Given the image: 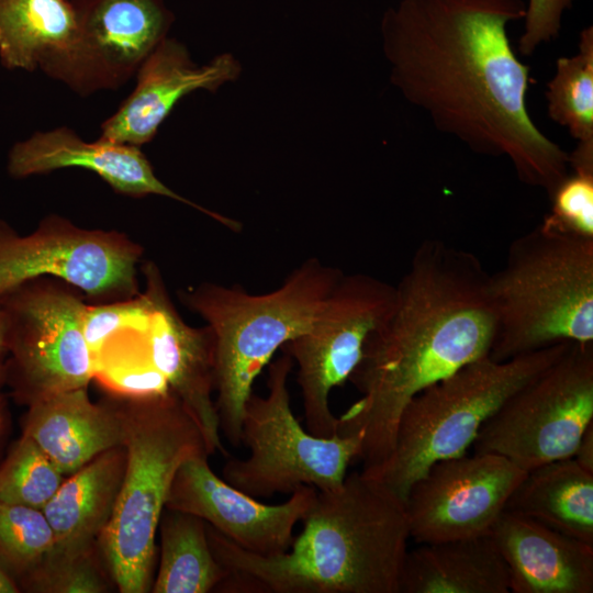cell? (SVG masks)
Here are the masks:
<instances>
[{
    "mask_svg": "<svg viewBox=\"0 0 593 593\" xmlns=\"http://www.w3.org/2000/svg\"><path fill=\"white\" fill-rule=\"evenodd\" d=\"M572 458L586 471L593 473V423L582 435Z\"/></svg>",
    "mask_w": 593,
    "mask_h": 593,
    "instance_id": "obj_34",
    "label": "cell"
},
{
    "mask_svg": "<svg viewBox=\"0 0 593 593\" xmlns=\"http://www.w3.org/2000/svg\"><path fill=\"white\" fill-rule=\"evenodd\" d=\"M495 361L562 343H593V238L544 222L515 238L489 275Z\"/></svg>",
    "mask_w": 593,
    "mask_h": 593,
    "instance_id": "obj_5",
    "label": "cell"
},
{
    "mask_svg": "<svg viewBox=\"0 0 593 593\" xmlns=\"http://www.w3.org/2000/svg\"><path fill=\"white\" fill-rule=\"evenodd\" d=\"M209 455L186 459L172 480L165 508L202 518L238 547L260 555L286 552L294 527L312 505L316 489L302 485L280 504H266L236 489L210 467Z\"/></svg>",
    "mask_w": 593,
    "mask_h": 593,
    "instance_id": "obj_14",
    "label": "cell"
},
{
    "mask_svg": "<svg viewBox=\"0 0 593 593\" xmlns=\"http://www.w3.org/2000/svg\"><path fill=\"white\" fill-rule=\"evenodd\" d=\"M142 255L125 234L82 228L58 215L26 235L0 220V299L42 277L60 279L99 303L130 299L139 293Z\"/></svg>",
    "mask_w": 593,
    "mask_h": 593,
    "instance_id": "obj_11",
    "label": "cell"
},
{
    "mask_svg": "<svg viewBox=\"0 0 593 593\" xmlns=\"http://www.w3.org/2000/svg\"><path fill=\"white\" fill-rule=\"evenodd\" d=\"M20 592L19 586L0 570V593Z\"/></svg>",
    "mask_w": 593,
    "mask_h": 593,
    "instance_id": "obj_37",
    "label": "cell"
},
{
    "mask_svg": "<svg viewBox=\"0 0 593 593\" xmlns=\"http://www.w3.org/2000/svg\"><path fill=\"white\" fill-rule=\"evenodd\" d=\"M93 379L110 396L143 399L168 393L164 376L152 361L145 334L123 332L110 337L94 356Z\"/></svg>",
    "mask_w": 593,
    "mask_h": 593,
    "instance_id": "obj_27",
    "label": "cell"
},
{
    "mask_svg": "<svg viewBox=\"0 0 593 593\" xmlns=\"http://www.w3.org/2000/svg\"><path fill=\"white\" fill-rule=\"evenodd\" d=\"M78 36L74 0H0V59L9 69L42 68L58 79Z\"/></svg>",
    "mask_w": 593,
    "mask_h": 593,
    "instance_id": "obj_23",
    "label": "cell"
},
{
    "mask_svg": "<svg viewBox=\"0 0 593 593\" xmlns=\"http://www.w3.org/2000/svg\"><path fill=\"white\" fill-rule=\"evenodd\" d=\"M152 314L145 333L153 363L170 392L199 426L209 455L228 456L221 438L215 392V345L211 328L192 327L179 315L153 262L143 269Z\"/></svg>",
    "mask_w": 593,
    "mask_h": 593,
    "instance_id": "obj_16",
    "label": "cell"
},
{
    "mask_svg": "<svg viewBox=\"0 0 593 593\" xmlns=\"http://www.w3.org/2000/svg\"><path fill=\"white\" fill-rule=\"evenodd\" d=\"M489 275L477 255L440 239L415 249L349 377L360 398L338 417V435L361 439L362 470L389 457L413 396L489 356L495 333Z\"/></svg>",
    "mask_w": 593,
    "mask_h": 593,
    "instance_id": "obj_2",
    "label": "cell"
},
{
    "mask_svg": "<svg viewBox=\"0 0 593 593\" xmlns=\"http://www.w3.org/2000/svg\"><path fill=\"white\" fill-rule=\"evenodd\" d=\"M101 557V556H99ZM97 553L52 559L36 581L32 592L101 593L109 589L108 580L98 562Z\"/></svg>",
    "mask_w": 593,
    "mask_h": 593,
    "instance_id": "obj_32",
    "label": "cell"
},
{
    "mask_svg": "<svg viewBox=\"0 0 593 593\" xmlns=\"http://www.w3.org/2000/svg\"><path fill=\"white\" fill-rule=\"evenodd\" d=\"M150 314L152 301L146 291L130 299L88 304L82 326L93 359L102 345L116 334L123 332L145 334Z\"/></svg>",
    "mask_w": 593,
    "mask_h": 593,
    "instance_id": "obj_30",
    "label": "cell"
},
{
    "mask_svg": "<svg viewBox=\"0 0 593 593\" xmlns=\"http://www.w3.org/2000/svg\"><path fill=\"white\" fill-rule=\"evenodd\" d=\"M293 367L284 353L269 362L267 394L251 393L243 415L240 444L249 454L228 457L222 469L226 482L256 499L291 494L302 485L337 488L360 454L358 436L318 437L303 428L291 407Z\"/></svg>",
    "mask_w": 593,
    "mask_h": 593,
    "instance_id": "obj_8",
    "label": "cell"
},
{
    "mask_svg": "<svg viewBox=\"0 0 593 593\" xmlns=\"http://www.w3.org/2000/svg\"><path fill=\"white\" fill-rule=\"evenodd\" d=\"M111 398L124 419L126 461L98 547L121 593H147L154 581L158 524L176 472L189 457L209 452L199 426L170 391L143 399Z\"/></svg>",
    "mask_w": 593,
    "mask_h": 593,
    "instance_id": "obj_6",
    "label": "cell"
},
{
    "mask_svg": "<svg viewBox=\"0 0 593 593\" xmlns=\"http://www.w3.org/2000/svg\"><path fill=\"white\" fill-rule=\"evenodd\" d=\"M525 14L524 0H401L383 14L382 47L392 85L437 130L477 154L505 156L523 183L550 197L569 154L526 107L529 67L506 32Z\"/></svg>",
    "mask_w": 593,
    "mask_h": 593,
    "instance_id": "obj_1",
    "label": "cell"
},
{
    "mask_svg": "<svg viewBox=\"0 0 593 593\" xmlns=\"http://www.w3.org/2000/svg\"><path fill=\"white\" fill-rule=\"evenodd\" d=\"M525 474L488 452L435 462L404 502L411 539L425 544L489 534Z\"/></svg>",
    "mask_w": 593,
    "mask_h": 593,
    "instance_id": "obj_13",
    "label": "cell"
},
{
    "mask_svg": "<svg viewBox=\"0 0 593 593\" xmlns=\"http://www.w3.org/2000/svg\"><path fill=\"white\" fill-rule=\"evenodd\" d=\"M11 415L5 395L0 391V457L10 434Z\"/></svg>",
    "mask_w": 593,
    "mask_h": 593,
    "instance_id": "obj_35",
    "label": "cell"
},
{
    "mask_svg": "<svg viewBox=\"0 0 593 593\" xmlns=\"http://www.w3.org/2000/svg\"><path fill=\"white\" fill-rule=\"evenodd\" d=\"M505 511L593 545V473L574 458L526 471Z\"/></svg>",
    "mask_w": 593,
    "mask_h": 593,
    "instance_id": "obj_24",
    "label": "cell"
},
{
    "mask_svg": "<svg viewBox=\"0 0 593 593\" xmlns=\"http://www.w3.org/2000/svg\"><path fill=\"white\" fill-rule=\"evenodd\" d=\"M301 533L283 553L247 551L208 525L217 561L228 571L224 592L399 593L411 539L405 504L378 477L347 473L317 490Z\"/></svg>",
    "mask_w": 593,
    "mask_h": 593,
    "instance_id": "obj_3",
    "label": "cell"
},
{
    "mask_svg": "<svg viewBox=\"0 0 593 593\" xmlns=\"http://www.w3.org/2000/svg\"><path fill=\"white\" fill-rule=\"evenodd\" d=\"M85 295L67 282L42 277L0 299L8 328L5 381L29 405L88 388L94 359L83 335Z\"/></svg>",
    "mask_w": 593,
    "mask_h": 593,
    "instance_id": "obj_10",
    "label": "cell"
},
{
    "mask_svg": "<svg viewBox=\"0 0 593 593\" xmlns=\"http://www.w3.org/2000/svg\"><path fill=\"white\" fill-rule=\"evenodd\" d=\"M54 551V537L42 510L0 501V570L32 592Z\"/></svg>",
    "mask_w": 593,
    "mask_h": 593,
    "instance_id": "obj_26",
    "label": "cell"
},
{
    "mask_svg": "<svg viewBox=\"0 0 593 593\" xmlns=\"http://www.w3.org/2000/svg\"><path fill=\"white\" fill-rule=\"evenodd\" d=\"M23 433L65 475L100 454L123 446L124 419L115 401L93 403L87 388L59 392L27 405Z\"/></svg>",
    "mask_w": 593,
    "mask_h": 593,
    "instance_id": "obj_20",
    "label": "cell"
},
{
    "mask_svg": "<svg viewBox=\"0 0 593 593\" xmlns=\"http://www.w3.org/2000/svg\"><path fill=\"white\" fill-rule=\"evenodd\" d=\"M542 222L553 228L593 238V172L572 171L556 187Z\"/></svg>",
    "mask_w": 593,
    "mask_h": 593,
    "instance_id": "obj_31",
    "label": "cell"
},
{
    "mask_svg": "<svg viewBox=\"0 0 593 593\" xmlns=\"http://www.w3.org/2000/svg\"><path fill=\"white\" fill-rule=\"evenodd\" d=\"M83 168L97 174L119 193L142 198L163 195L201 211L233 232L242 224L205 209L167 187L137 146L98 138L87 142L68 127L37 132L10 150L8 170L15 178L48 174L63 168Z\"/></svg>",
    "mask_w": 593,
    "mask_h": 593,
    "instance_id": "obj_17",
    "label": "cell"
},
{
    "mask_svg": "<svg viewBox=\"0 0 593 593\" xmlns=\"http://www.w3.org/2000/svg\"><path fill=\"white\" fill-rule=\"evenodd\" d=\"M573 0H529L526 4L525 29L518 43L522 55H532L541 43L555 40L561 27L563 11Z\"/></svg>",
    "mask_w": 593,
    "mask_h": 593,
    "instance_id": "obj_33",
    "label": "cell"
},
{
    "mask_svg": "<svg viewBox=\"0 0 593 593\" xmlns=\"http://www.w3.org/2000/svg\"><path fill=\"white\" fill-rule=\"evenodd\" d=\"M8 359V328L3 310L0 306V385L5 381V365Z\"/></svg>",
    "mask_w": 593,
    "mask_h": 593,
    "instance_id": "obj_36",
    "label": "cell"
},
{
    "mask_svg": "<svg viewBox=\"0 0 593 593\" xmlns=\"http://www.w3.org/2000/svg\"><path fill=\"white\" fill-rule=\"evenodd\" d=\"M160 552L154 593H208L230 575L215 558L208 524L200 517L165 508L158 524Z\"/></svg>",
    "mask_w": 593,
    "mask_h": 593,
    "instance_id": "obj_25",
    "label": "cell"
},
{
    "mask_svg": "<svg viewBox=\"0 0 593 593\" xmlns=\"http://www.w3.org/2000/svg\"><path fill=\"white\" fill-rule=\"evenodd\" d=\"M344 272L309 258L276 290L203 282L179 293L211 328L215 345V405L221 434L240 446L242 421L255 380L276 351L304 333Z\"/></svg>",
    "mask_w": 593,
    "mask_h": 593,
    "instance_id": "obj_4",
    "label": "cell"
},
{
    "mask_svg": "<svg viewBox=\"0 0 593 593\" xmlns=\"http://www.w3.org/2000/svg\"><path fill=\"white\" fill-rule=\"evenodd\" d=\"M548 113L579 142L593 141V29L580 34L579 52L557 60L546 92Z\"/></svg>",
    "mask_w": 593,
    "mask_h": 593,
    "instance_id": "obj_28",
    "label": "cell"
},
{
    "mask_svg": "<svg viewBox=\"0 0 593 593\" xmlns=\"http://www.w3.org/2000/svg\"><path fill=\"white\" fill-rule=\"evenodd\" d=\"M66 477L25 434L0 462V501L42 510Z\"/></svg>",
    "mask_w": 593,
    "mask_h": 593,
    "instance_id": "obj_29",
    "label": "cell"
},
{
    "mask_svg": "<svg viewBox=\"0 0 593 593\" xmlns=\"http://www.w3.org/2000/svg\"><path fill=\"white\" fill-rule=\"evenodd\" d=\"M570 344L504 361L485 356L428 385L404 407L389 457L366 472L405 502L410 488L432 465L467 454L483 423Z\"/></svg>",
    "mask_w": 593,
    "mask_h": 593,
    "instance_id": "obj_7",
    "label": "cell"
},
{
    "mask_svg": "<svg viewBox=\"0 0 593 593\" xmlns=\"http://www.w3.org/2000/svg\"><path fill=\"white\" fill-rule=\"evenodd\" d=\"M240 65L231 54L195 65L188 49L165 37L137 70L132 93L101 125L100 139L141 147L150 142L160 124L187 94L205 89L214 92L235 80Z\"/></svg>",
    "mask_w": 593,
    "mask_h": 593,
    "instance_id": "obj_18",
    "label": "cell"
},
{
    "mask_svg": "<svg viewBox=\"0 0 593 593\" xmlns=\"http://www.w3.org/2000/svg\"><path fill=\"white\" fill-rule=\"evenodd\" d=\"M393 295L394 286L387 281L367 273H344L311 326L281 347L298 367L303 416L311 434L337 435L338 417L329 409V394L349 380Z\"/></svg>",
    "mask_w": 593,
    "mask_h": 593,
    "instance_id": "obj_12",
    "label": "cell"
},
{
    "mask_svg": "<svg viewBox=\"0 0 593 593\" xmlns=\"http://www.w3.org/2000/svg\"><path fill=\"white\" fill-rule=\"evenodd\" d=\"M125 461L124 446L114 447L64 479L42 508L54 537L51 559L97 553L115 507Z\"/></svg>",
    "mask_w": 593,
    "mask_h": 593,
    "instance_id": "obj_21",
    "label": "cell"
},
{
    "mask_svg": "<svg viewBox=\"0 0 593 593\" xmlns=\"http://www.w3.org/2000/svg\"><path fill=\"white\" fill-rule=\"evenodd\" d=\"M490 533L505 562L510 592H593V545L508 511Z\"/></svg>",
    "mask_w": 593,
    "mask_h": 593,
    "instance_id": "obj_19",
    "label": "cell"
},
{
    "mask_svg": "<svg viewBox=\"0 0 593 593\" xmlns=\"http://www.w3.org/2000/svg\"><path fill=\"white\" fill-rule=\"evenodd\" d=\"M505 562L491 535L407 549L399 593H508Z\"/></svg>",
    "mask_w": 593,
    "mask_h": 593,
    "instance_id": "obj_22",
    "label": "cell"
},
{
    "mask_svg": "<svg viewBox=\"0 0 593 593\" xmlns=\"http://www.w3.org/2000/svg\"><path fill=\"white\" fill-rule=\"evenodd\" d=\"M592 423L593 343H571L483 423L471 448L528 471L573 457Z\"/></svg>",
    "mask_w": 593,
    "mask_h": 593,
    "instance_id": "obj_9",
    "label": "cell"
},
{
    "mask_svg": "<svg viewBox=\"0 0 593 593\" xmlns=\"http://www.w3.org/2000/svg\"><path fill=\"white\" fill-rule=\"evenodd\" d=\"M79 36L58 80L79 93L114 89L167 37L174 15L163 0H74Z\"/></svg>",
    "mask_w": 593,
    "mask_h": 593,
    "instance_id": "obj_15",
    "label": "cell"
}]
</instances>
